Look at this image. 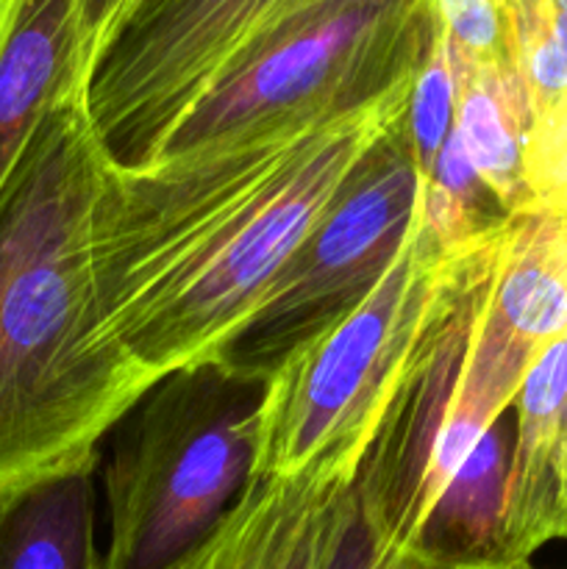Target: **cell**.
Instances as JSON below:
<instances>
[{"mask_svg": "<svg viewBox=\"0 0 567 569\" xmlns=\"http://www.w3.org/2000/svg\"><path fill=\"white\" fill-rule=\"evenodd\" d=\"M506 226L470 242H450L422 217L420 203L381 283L265 381L250 478L295 476L322 456L359 467L422 337Z\"/></svg>", "mask_w": 567, "mask_h": 569, "instance_id": "obj_2", "label": "cell"}, {"mask_svg": "<svg viewBox=\"0 0 567 569\" xmlns=\"http://www.w3.org/2000/svg\"><path fill=\"white\" fill-rule=\"evenodd\" d=\"M367 569H372V567H367Z\"/></svg>", "mask_w": 567, "mask_h": 569, "instance_id": "obj_20", "label": "cell"}, {"mask_svg": "<svg viewBox=\"0 0 567 569\" xmlns=\"http://www.w3.org/2000/svg\"><path fill=\"white\" fill-rule=\"evenodd\" d=\"M428 37L431 0H326L239 56L148 164L350 114L411 81Z\"/></svg>", "mask_w": 567, "mask_h": 569, "instance_id": "obj_5", "label": "cell"}, {"mask_svg": "<svg viewBox=\"0 0 567 569\" xmlns=\"http://www.w3.org/2000/svg\"><path fill=\"white\" fill-rule=\"evenodd\" d=\"M528 126L531 106L517 72L454 61V133L478 181L509 217L531 214L523 176Z\"/></svg>", "mask_w": 567, "mask_h": 569, "instance_id": "obj_13", "label": "cell"}, {"mask_svg": "<svg viewBox=\"0 0 567 569\" xmlns=\"http://www.w3.org/2000/svg\"><path fill=\"white\" fill-rule=\"evenodd\" d=\"M523 176L531 214L567 211V92L531 117L523 142Z\"/></svg>", "mask_w": 567, "mask_h": 569, "instance_id": "obj_17", "label": "cell"}, {"mask_svg": "<svg viewBox=\"0 0 567 569\" xmlns=\"http://www.w3.org/2000/svg\"><path fill=\"white\" fill-rule=\"evenodd\" d=\"M531 569H534V567H531Z\"/></svg>", "mask_w": 567, "mask_h": 569, "instance_id": "obj_21", "label": "cell"}, {"mask_svg": "<svg viewBox=\"0 0 567 569\" xmlns=\"http://www.w3.org/2000/svg\"><path fill=\"white\" fill-rule=\"evenodd\" d=\"M326 0H150L94 72L87 111L122 167L148 164L178 120L256 42Z\"/></svg>", "mask_w": 567, "mask_h": 569, "instance_id": "obj_8", "label": "cell"}, {"mask_svg": "<svg viewBox=\"0 0 567 569\" xmlns=\"http://www.w3.org/2000/svg\"><path fill=\"white\" fill-rule=\"evenodd\" d=\"M87 92L78 0H0V187L50 109Z\"/></svg>", "mask_w": 567, "mask_h": 569, "instance_id": "obj_10", "label": "cell"}, {"mask_svg": "<svg viewBox=\"0 0 567 569\" xmlns=\"http://www.w3.org/2000/svg\"><path fill=\"white\" fill-rule=\"evenodd\" d=\"M111 153L87 98L61 100L0 187V498L92 472L148 395L100 317L94 226Z\"/></svg>", "mask_w": 567, "mask_h": 569, "instance_id": "obj_1", "label": "cell"}, {"mask_svg": "<svg viewBox=\"0 0 567 569\" xmlns=\"http://www.w3.org/2000/svg\"><path fill=\"white\" fill-rule=\"evenodd\" d=\"M92 472H67L0 498V569H100Z\"/></svg>", "mask_w": 567, "mask_h": 569, "instance_id": "obj_14", "label": "cell"}, {"mask_svg": "<svg viewBox=\"0 0 567 569\" xmlns=\"http://www.w3.org/2000/svg\"><path fill=\"white\" fill-rule=\"evenodd\" d=\"M556 481H559V506H561V517H565V526H567V400H565V415H561L559 461H556Z\"/></svg>", "mask_w": 567, "mask_h": 569, "instance_id": "obj_19", "label": "cell"}, {"mask_svg": "<svg viewBox=\"0 0 567 569\" xmlns=\"http://www.w3.org/2000/svg\"><path fill=\"white\" fill-rule=\"evenodd\" d=\"M431 9L448 37L454 61L517 72L504 0H431Z\"/></svg>", "mask_w": 567, "mask_h": 569, "instance_id": "obj_16", "label": "cell"}, {"mask_svg": "<svg viewBox=\"0 0 567 569\" xmlns=\"http://www.w3.org/2000/svg\"><path fill=\"white\" fill-rule=\"evenodd\" d=\"M422 189L426 176L404 117L365 156L342 198L295 250L217 365L267 381L295 350L339 326L400 256L420 214Z\"/></svg>", "mask_w": 567, "mask_h": 569, "instance_id": "obj_7", "label": "cell"}, {"mask_svg": "<svg viewBox=\"0 0 567 569\" xmlns=\"http://www.w3.org/2000/svg\"><path fill=\"white\" fill-rule=\"evenodd\" d=\"M565 400L567 337L534 361L515 400L506 542L517 569H531L539 548L554 539H567L556 481Z\"/></svg>", "mask_w": 567, "mask_h": 569, "instance_id": "obj_11", "label": "cell"}, {"mask_svg": "<svg viewBox=\"0 0 567 569\" xmlns=\"http://www.w3.org/2000/svg\"><path fill=\"white\" fill-rule=\"evenodd\" d=\"M356 467L322 456L295 476L250 478L215 531L172 569H326Z\"/></svg>", "mask_w": 567, "mask_h": 569, "instance_id": "obj_9", "label": "cell"}, {"mask_svg": "<svg viewBox=\"0 0 567 569\" xmlns=\"http://www.w3.org/2000/svg\"><path fill=\"white\" fill-rule=\"evenodd\" d=\"M489 315L534 359L567 337V211L515 217L489 287Z\"/></svg>", "mask_w": 567, "mask_h": 569, "instance_id": "obj_12", "label": "cell"}, {"mask_svg": "<svg viewBox=\"0 0 567 569\" xmlns=\"http://www.w3.org/2000/svg\"><path fill=\"white\" fill-rule=\"evenodd\" d=\"M265 381L209 361L176 370L117 422L100 569H172L253 476Z\"/></svg>", "mask_w": 567, "mask_h": 569, "instance_id": "obj_3", "label": "cell"}, {"mask_svg": "<svg viewBox=\"0 0 567 569\" xmlns=\"http://www.w3.org/2000/svg\"><path fill=\"white\" fill-rule=\"evenodd\" d=\"M150 0H78V33H81V59L89 83L100 61L109 56L126 28L142 14Z\"/></svg>", "mask_w": 567, "mask_h": 569, "instance_id": "obj_18", "label": "cell"}, {"mask_svg": "<svg viewBox=\"0 0 567 569\" xmlns=\"http://www.w3.org/2000/svg\"><path fill=\"white\" fill-rule=\"evenodd\" d=\"M328 122L276 128L148 167L111 159L94 226V278L100 317L117 348H126L206 250Z\"/></svg>", "mask_w": 567, "mask_h": 569, "instance_id": "obj_6", "label": "cell"}, {"mask_svg": "<svg viewBox=\"0 0 567 569\" xmlns=\"http://www.w3.org/2000/svg\"><path fill=\"white\" fill-rule=\"evenodd\" d=\"M411 87L415 78L311 133L298 156L206 250L172 298L122 348L145 387L222 353L256 315L295 250L342 198L365 156L404 120Z\"/></svg>", "mask_w": 567, "mask_h": 569, "instance_id": "obj_4", "label": "cell"}, {"mask_svg": "<svg viewBox=\"0 0 567 569\" xmlns=\"http://www.w3.org/2000/svg\"><path fill=\"white\" fill-rule=\"evenodd\" d=\"M411 144L422 176H431L450 131H454V61L442 26L431 9V37L417 67L411 87L409 111H406Z\"/></svg>", "mask_w": 567, "mask_h": 569, "instance_id": "obj_15", "label": "cell"}]
</instances>
